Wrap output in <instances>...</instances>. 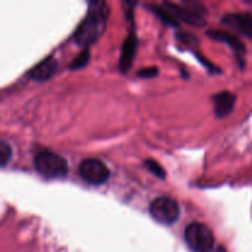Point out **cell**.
<instances>
[{
  "mask_svg": "<svg viewBox=\"0 0 252 252\" xmlns=\"http://www.w3.org/2000/svg\"><path fill=\"white\" fill-rule=\"evenodd\" d=\"M107 17L108 7L105 1H91L86 16L74 31L73 41L84 49L89 48L105 31Z\"/></svg>",
  "mask_w": 252,
  "mask_h": 252,
  "instance_id": "1",
  "label": "cell"
},
{
  "mask_svg": "<svg viewBox=\"0 0 252 252\" xmlns=\"http://www.w3.org/2000/svg\"><path fill=\"white\" fill-rule=\"evenodd\" d=\"M33 166L39 175L47 179H62L68 174L66 160L48 150H43L34 155Z\"/></svg>",
  "mask_w": 252,
  "mask_h": 252,
  "instance_id": "2",
  "label": "cell"
},
{
  "mask_svg": "<svg viewBox=\"0 0 252 252\" xmlns=\"http://www.w3.org/2000/svg\"><path fill=\"white\" fill-rule=\"evenodd\" d=\"M185 241L192 252H211L214 248V234L209 226L192 221L185 228Z\"/></svg>",
  "mask_w": 252,
  "mask_h": 252,
  "instance_id": "3",
  "label": "cell"
},
{
  "mask_svg": "<svg viewBox=\"0 0 252 252\" xmlns=\"http://www.w3.org/2000/svg\"><path fill=\"white\" fill-rule=\"evenodd\" d=\"M149 212L154 220L164 225H171L179 219L180 206L170 197H158L150 203Z\"/></svg>",
  "mask_w": 252,
  "mask_h": 252,
  "instance_id": "4",
  "label": "cell"
},
{
  "mask_svg": "<svg viewBox=\"0 0 252 252\" xmlns=\"http://www.w3.org/2000/svg\"><path fill=\"white\" fill-rule=\"evenodd\" d=\"M79 175L86 184L100 186L108 180L110 170L107 165L100 159L89 158V159H84L79 164Z\"/></svg>",
  "mask_w": 252,
  "mask_h": 252,
  "instance_id": "5",
  "label": "cell"
},
{
  "mask_svg": "<svg viewBox=\"0 0 252 252\" xmlns=\"http://www.w3.org/2000/svg\"><path fill=\"white\" fill-rule=\"evenodd\" d=\"M192 2H182V4H176V2H164V6L172 14V16L177 21L187 22L192 26H203L206 24L204 20L203 9H198V5L191 7Z\"/></svg>",
  "mask_w": 252,
  "mask_h": 252,
  "instance_id": "6",
  "label": "cell"
},
{
  "mask_svg": "<svg viewBox=\"0 0 252 252\" xmlns=\"http://www.w3.org/2000/svg\"><path fill=\"white\" fill-rule=\"evenodd\" d=\"M221 22L230 29L235 30L239 33L252 38V16L249 14H233L224 15Z\"/></svg>",
  "mask_w": 252,
  "mask_h": 252,
  "instance_id": "7",
  "label": "cell"
},
{
  "mask_svg": "<svg viewBox=\"0 0 252 252\" xmlns=\"http://www.w3.org/2000/svg\"><path fill=\"white\" fill-rule=\"evenodd\" d=\"M57 68H58V63H57L56 58L54 57H47L43 61L39 62L38 64H36L33 68L30 69L27 76L31 80L46 81L54 75Z\"/></svg>",
  "mask_w": 252,
  "mask_h": 252,
  "instance_id": "8",
  "label": "cell"
},
{
  "mask_svg": "<svg viewBox=\"0 0 252 252\" xmlns=\"http://www.w3.org/2000/svg\"><path fill=\"white\" fill-rule=\"evenodd\" d=\"M212 101H213L214 115L218 118H224L228 115H230L231 111H233L236 101V96L233 93H230V91L225 90L214 95Z\"/></svg>",
  "mask_w": 252,
  "mask_h": 252,
  "instance_id": "9",
  "label": "cell"
},
{
  "mask_svg": "<svg viewBox=\"0 0 252 252\" xmlns=\"http://www.w3.org/2000/svg\"><path fill=\"white\" fill-rule=\"evenodd\" d=\"M137 46L138 39L134 34H129V36L126 37L125 42H123L122 51H121L120 64H118L121 73H127L130 69L133 59L135 57V52H137Z\"/></svg>",
  "mask_w": 252,
  "mask_h": 252,
  "instance_id": "10",
  "label": "cell"
},
{
  "mask_svg": "<svg viewBox=\"0 0 252 252\" xmlns=\"http://www.w3.org/2000/svg\"><path fill=\"white\" fill-rule=\"evenodd\" d=\"M208 36L211 38L216 39V41H220L223 43H226L231 49L234 51V53L236 54L239 59H243L244 54H245V46H244L243 42L240 39L236 38L235 36H233L231 33H228L225 31H218V30H212L208 32Z\"/></svg>",
  "mask_w": 252,
  "mask_h": 252,
  "instance_id": "11",
  "label": "cell"
},
{
  "mask_svg": "<svg viewBox=\"0 0 252 252\" xmlns=\"http://www.w3.org/2000/svg\"><path fill=\"white\" fill-rule=\"evenodd\" d=\"M89 59H90V51H89V48H85L73 59L69 66H70V69H80L89 63Z\"/></svg>",
  "mask_w": 252,
  "mask_h": 252,
  "instance_id": "12",
  "label": "cell"
},
{
  "mask_svg": "<svg viewBox=\"0 0 252 252\" xmlns=\"http://www.w3.org/2000/svg\"><path fill=\"white\" fill-rule=\"evenodd\" d=\"M11 155L12 149L10 144L6 140H1L0 142V165H1V167L6 166L7 162L11 160Z\"/></svg>",
  "mask_w": 252,
  "mask_h": 252,
  "instance_id": "13",
  "label": "cell"
},
{
  "mask_svg": "<svg viewBox=\"0 0 252 252\" xmlns=\"http://www.w3.org/2000/svg\"><path fill=\"white\" fill-rule=\"evenodd\" d=\"M144 166L147 167V169L149 170V171L152 172L154 176L159 177V179H164L165 175H166V172H165V170L162 169L161 165H160L159 162L155 161V160H153V159L145 160Z\"/></svg>",
  "mask_w": 252,
  "mask_h": 252,
  "instance_id": "14",
  "label": "cell"
},
{
  "mask_svg": "<svg viewBox=\"0 0 252 252\" xmlns=\"http://www.w3.org/2000/svg\"><path fill=\"white\" fill-rule=\"evenodd\" d=\"M158 73H159V69H158L157 66H149V68L140 69V70L138 71V75H139L140 78L149 79V78H153V76L157 75Z\"/></svg>",
  "mask_w": 252,
  "mask_h": 252,
  "instance_id": "15",
  "label": "cell"
}]
</instances>
